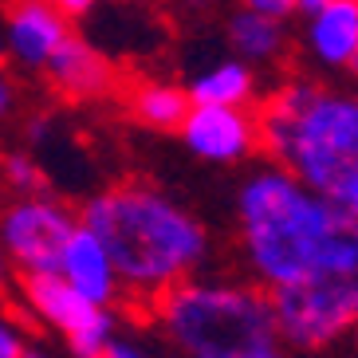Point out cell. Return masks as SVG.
I'll use <instances>...</instances> for the list:
<instances>
[{
  "mask_svg": "<svg viewBox=\"0 0 358 358\" xmlns=\"http://www.w3.org/2000/svg\"><path fill=\"white\" fill-rule=\"evenodd\" d=\"M256 91L252 67L244 59H221L209 71H201L189 83V103L193 106H244Z\"/></svg>",
  "mask_w": 358,
  "mask_h": 358,
  "instance_id": "13",
  "label": "cell"
},
{
  "mask_svg": "<svg viewBox=\"0 0 358 358\" xmlns=\"http://www.w3.org/2000/svg\"><path fill=\"white\" fill-rule=\"evenodd\" d=\"M4 52H8V43H4V36H0V59H4Z\"/></svg>",
  "mask_w": 358,
  "mask_h": 358,
  "instance_id": "28",
  "label": "cell"
},
{
  "mask_svg": "<svg viewBox=\"0 0 358 358\" xmlns=\"http://www.w3.org/2000/svg\"><path fill=\"white\" fill-rule=\"evenodd\" d=\"M75 217L67 205L52 197H24L0 217V248L24 275H43L59 268L67 241L75 232Z\"/></svg>",
  "mask_w": 358,
  "mask_h": 358,
  "instance_id": "6",
  "label": "cell"
},
{
  "mask_svg": "<svg viewBox=\"0 0 358 358\" xmlns=\"http://www.w3.org/2000/svg\"><path fill=\"white\" fill-rule=\"evenodd\" d=\"M319 8H327V0H295V12H303L307 20H311Z\"/></svg>",
  "mask_w": 358,
  "mask_h": 358,
  "instance_id": "22",
  "label": "cell"
},
{
  "mask_svg": "<svg viewBox=\"0 0 358 358\" xmlns=\"http://www.w3.org/2000/svg\"><path fill=\"white\" fill-rule=\"evenodd\" d=\"M4 181H8L12 189L20 193H40L43 189V173L32 158H24V154H12L4 158Z\"/></svg>",
  "mask_w": 358,
  "mask_h": 358,
  "instance_id": "16",
  "label": "cell"
},
{
  "mask_svg": "<svg viewBox=\"0 0 358 358\" xmlns=\"http://www.w3.org/2000/svg\"><path fill=\"white\" fill-rule=\"evenodd\" d=\"M307 48L319 64L347 67L358 52V0H327L307 24Z\"/></svg>",
  "mask_w": 358,
  "mask_h": 358,
  "instance_id": "12",
  "label": "cell"
},
{
  "mask_svg": "<svg viewBox=\"0 0 358 358\" xmlns=\"http://www.w3.org/2000/svg\"><path fill=\"white\" fill-rule=\"evenodd\" d=\"M229 43L236 59H244V64H272L284 52V28H280V20L241 8L229 20Z\"/></svg>",
  "mask_w": 358,
  "mask_h": 358,
  "instance_id": "14",
  "label": "cell"
},
{
  "mask_svg": "<svg viewBox=\"0 0 358 358\" xmlns=\"http://www.w3.org/2000/svg\"><path fill=\"white\" fill-rule=\"evenodd\" d=\"M52 4L64 12L67 20H71V16H87V12L95 8V0H52Z\"/></svg>",
  "mask_w": 358,
  "mask_h": 358,
  "instance_id": "19",
  "label": "cell"
},
{
  "mask_svg": "<svg viewBox=\"0 0 358 358\" xmlns=\"http://www.w3.org/2000/svg\"><path fill=\"white\" fill-rule=\"evenodd\" d=\"M162 331L185 358H229L280 343L272 299L260 287L229 280H181L154 299Z\"/></svg>",
  "mask_w": 358,
  "mask_h": 358,
  "instance_id": "4",
  "label": "cell"
},
{
  "mask_svg": "<svg viewBox=\"0 0 358 358\" xmlns=\"http://www.w3.org/2000/svg\"><path fill=\"white\" fill-rule=\"evenodd\" d=\"M189 106V95L169 83H142L130 91V115L154 130H181Z\"/></svg>",
  "mask_w": 358,
  "mask_h": 358,
  "instance_id": "15",
  "label": "cell"
},
{
  "mask_svg": "<svg viewBox=\"0 0 358 358\" xmlns=\"http://www.w3.org/2000/svg\"><path fill=\"white\" fill-rule=\"evenodd\" d=\"M24 295L36 315L67 338L75 358H99L115 343V311L79 295L59 272L24 275Z\"/></svg>",
  "mask_w": 358,
  "mask_h": 358,
  "instance_id": "7",
  "label": "cell"
},
{
  "mask_svg": "<svg viewBox=\"0 0 358 358\" xmlns=\"http://www.w3.org/2000/svg\"><path fill=\"white\" fill-rule=\"evenodd\" d=\"M181 138L205 162H241L260 146V127L244 106H189Z\"/></svg>",
  "mask_w": 358,
  "mask_h": 358,
  "instance_id": "8",
  "label": "cell"
},
{
  "mask_svg": "<svg viewBox=\"0 0 358 358\" xmlns=\"http://www.w3.org/2000/svg\"><path fill=\"white\" fill-rule=\"evenodd\" d=\"M12 99H16V95H12V83L4 79V75H0V115H8Z\"/></svg>",
  "mask_w": 358,
  "mask_h": 358,
  "instance_id": "23",
  "label": "cell"
},
{
  "mask_svg": "<svg viewBox=\"0 0 358 358\" xmlns=\"http://www.w3.org/2000/svg\"><path fill=\"white\" fill-rule=\"evenodd\" d=\"M48 79H52L67 99H99L115 87V71L103 55L79 36H67L55 55L48 59Z\"/></svg>",
  "mask_w": 358,
  "mask_h": 358,
  "instance_id": "11",
  "label": "cell"
},
{
  "mask_svg": "<svg viewBox=\"0 0 358 358\" xmlns=\"http://www.w3.org/2000/svg\"><path fill=\"white\" fill-rule=\"evenodd\" d=\"M241 241L248 268L268 292L295 284L311 268L343 209L311 193L284 166L260 169L241 189Z\"/></svg>",
  "mask_w": 358,
  "mask_h": 358,
  "instance_id": "3",
  "label": "cell"
},
{
  "mask_svg": "<svg viewBox=\"0 0 358 358\" xmlns=\"http://www.w3.org/2000/svg\"><path fill=\"white\" fill-rule=\"evenodd\" d=\"M71 24L52 0H4V43L24 67H48Z\"/></svg>",
  "mask_w": 358,
  "mask_h": 358,
  "instance_id": "9",
  "label": "cell"
},
{
  "mask_svg": "<svg viewBox=\"0 0 358 358\" xmlns=\"http://www.w3.org/2000/svg\"><path fill=\"white\" fill-rule=\"evenodd\" d=\"M99 358H146V350H138V347H130V343H118V338H115V343H110Z\"/></svg>",
  "mask_w": 358,
  "mask_h": 358,
  "instance_id": "20",
  "label": "cell"
},
{
  "mask_svg": "<svg viewBox=\"0 0 358 358\" xmlns=\"http://www.w3.org/2000/svg\"><path fill=\"white\" fill-rule=\"evenodd\" d=\"M24 350H28L24 347V335L8 319H0V358H24Z\"/></svg>",
  "mask_w": 358,
  "mask_h": 358,
  "instance_id": "18",
  "label": "cell"
},
{
  "mask_svg": "<svg viewBox=\"0 0 358 358\" xmlns=\"http://www.w3.org/2000/svg\"><path fill=\"white\" fill-rule=\"evenodd\" d=\"M229 358H287L280 343H268V347H256V350H244V355H229Z\"/></svg>",
  "mask_w": 358,
  "mask_h": 358,
  "instance_id": "21",
  "label": "cell"
},
{
  "mask_svg": "<svg viewBox=\"0 0 358 358\" xmlns=\"http://www.w3.org/2000/svg\"><path fill=\"white\" fill-rule=\"evenodd\" d=\"M260 146L295 181L358 217V99L292 79L256 115Z\"/></svg>",
  "mask_w": 358,
  "mask_h": 358,
  "instance_id": "2",
  "label": "cell"
},
{
  "mask_svg": "<svg viewBox=\"0 0 358 358\" xmlns=\"http://www.w3.org/2000/svg\"><path fill=\"white\" fill-rule=\"evenodd\" d=\"M4 260H8V256H4V248H0V280H4Z\"/></svg>",
  "mask_w": 358,
  "mask_h": 358,
  "instance_id": "27",
  "label": "cell"
},
{
  "mask_svg": "<svg viewBox=\"0 0 358 358\" xmlns=\"http://www.w3.org/2000/svg\"><path fill=\"white\" fill-rule=\"evenodd\" d=\"M185 4H189V8H213L217 0H185Z\"/></svg>",
  "mask_w": 358,
  "mask_h": 358,
  "instance_id": "24",
  "label": "cell"
},
{
  "mask_svg": "<svg viewBox=\"0 0 358 358\" xmlns=\"http://www.w3.org/2000/svg\"><path fill=\"white\" fill-rule=\"evenodd\" d=\"M275 338L295 350H319L358 323V217H338L327 244L295 284L272 287Z\"/></svg>",
  "mask_w": 358,
  "mask_h": 358,
  "instance_id": "5",
  "label": "cell"
},
{
  "mask_svg": "<svg viewBox=\"0 0 358 358\" xmlns=\"http://www.w3.org/2000/svg\"><path fill=\"white\" fill-rule=\"evenodd\" d=\"M347 71H350V75H355V79H358V52L350 55V64H347Z\"/></svg>",
  "mask_w": 358,
  "mask_h": 358,
  "instance_id": "25",
  "label": "cell"
},
{
  "mask_svg": "<svg viewBox=\"0 0 358 358\" xmlns=\"http://www.w3.org/2000/svg\"><path fill=\"white\" fill-rule=\"evenodd\" d=\"M55 272L64 275L79 295H87L91 303H103V307H110L118 299V292H122V280L115 272V260L106 252V244L87 224H75Z\"/></svg>",
  "mask_w": 358,
  "mask_h": 358,
  "instance_id": "10",
  "label": "cell"
},
{
  "mask_svg": "<svg viewBox=\"0 0 358 358\" xmlns=\"http://www.w3.org/2000/svg\"><path fill=\"white\" fill-rule=\"evenodd\" d=\"M79 224H87L106 244L122 292H134L150 303L189 280L209 256L205 224L173 197L142 181L110 185L91 197Z\"/></svg>",
  "mask_w": 358,
  "mask_h": 358,
  "instance_id": "1",
  "label": "cell"
},
{
  "mask_svg": "<svg viewBox=\"0 0 358 358\" xmlns=\"http://www.w3.org/2000/svg\"><path fill=\"white\" fill-rule=\"evenodd\" d=\"M24 358H52V355H43V350H24Z\"/></svg>",
  "mask_w": 358,
  "mask_h": 358,
  "instance_id": "26",
  "label": "cell"
},
{
  "mask_svg": "<svg viewBox=\"0 0 358 358\" xmlns=\"http://www.w3.org/2000/svg\"><path fill=\"white\" fill-rule=\"evenodd\" d=\"M127 4H154V0H127Z\"/></svg>",
  "mask_w": 358,
  "mask_h": 358,
  "instance_id": "29",
  "label": "cell"
},
{
  "mask_svg": "<svg viewBox=\"0 0 358 358\" xmlns=\"http://www.w3.org/2000/svg\"><path fill=\"white\" fill-rule=\"evenodd\" d=\"M350 331H355V343H358V323H355V327H350Z\"/></svg>",
  "mask_w": 358,
  "mask_h": 358,
  "instance_id": "30",
  "label": "cell"
},
{
  "mask_svg": "<svg viewBox=\"0 0 358 358\" xmlns=\"http://www.w3.org/2000/svg\"><path fill=\"white\" fill-rule=\"evenodd\" d=\"M244 8L248 12H260L268 20H287L295 12V0H244Z\"/></svg>",
  "mask_w": 358,
  "mask_h": 358,
  "instance_id": "17",
  "label": "cell"
}]
</instances>
